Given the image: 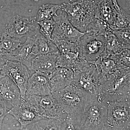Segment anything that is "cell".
Wrapping results in <instances>:
<instances>
[{
  "mask_svg": "<svg viewBox=\"0 0 130 130\" xmlns=\"http://www.w3.org/2000/svg\"><path fill=\"white\" fill-rule=\"evenodd\" d=\"M52 94L65 113L81 118L85 107L94 97L72 85Z\"/></svg>",
  "mask_w": 130,
  "mask_h": 130,
  "instance_id": "6da1fadb",
  "label": "cell"
},
{
  "mask_svg": "<svg viewBox=\"0 0 130 130\" xmlns=\"http://www.w3.org/2000/svg\"><path fill=\"white\" fill-rule=\"evenodd\" d=\"M98 0H78L74 2L63 3L61 9L77 29L85 32L90 24L95 18Z\"/></svg>",
  "mask_w": 130,
  "mask_h": 130,
  "instance_id": "7a4b0ae2",
  "label": "cell"
},
{
  "mask_svg": "<svg viewBox=\"0 0 130 130\" xmlns=\"http://www.w3.org/2000/svg\"><path fill=\"white\" fill-rule=\"evenodd\" d=\"M108 109L102 100L94 97L85 107L81 118L82 129L104 130L107 127Z\"/></svg>",
  "mask_w": 130,
  "mask_h": 130,
  "instance_id": "3957f363",
  "label": "cell"
},
{
  "mask_svg": "<svg viewBox=\"0 0 130 130\" xmlns=\"http://www.w3.org/2000/svg\"><path fill=\"white\" fill-rule=\"evenodd\" d=\"M71 85L85 91L94 97L100 98L102 96L100 75L93 62H89L82 70L74 73Z\"/></svg>",
  "mask_w": 130,
  "mask_h": 130,
  "instance_id": "277c9868",
  "label": "cell"
},
{
  "mask_svg": "<svg viewBox=\"0 0 130 130\" xmlns=\"http://www.w3.org/2000/svg\"><path fill=\"white\" fill-rule=\"evenodd\" d=\"M24 100L38 113L47 119H55L62 121L64 113L52 94L39 96L27 92Z\"/></svg>",
  "mask_w": 130,
  "mask_h": 130,
  "instance_id": "5b68a950",
  "label": "cell"
},
{
  "mask_svg": "<svg viewBox=\"0 0 130 130\" xmlns=\"http://www.w3.org/2000/svg\"><path fill=\"white\" fill-rule=\"evenodd\" d=\"M105 102L108 109L107 126L121 130L130 124V97Z\"/></svg>",
  "mask_w": 130,
  "mask_h": 130,
  "instance_id": "8992f818",
  "label": "cell"
},
{
  "mask_svg": "<svg viewBox=\"0 0 130 130\" xmlns=\"http://www.w3.org/2000/svg\"><path fill=\"white\" fill-rule=\"evenodd\" d=\"M40 26L36 17H23L16 15L12 18L5 33L11 37L20 40L40 33Z\"/></svg>",
  "mask_w": 130,
  "mask_h": 130,
  "instance_id": "52a82bcc",
  "label": "cell"
},
{
  "mask_svg": "<svg viewBox=\"0 0 130 130\" xmlns=\"http://www.w3.org/2000/svg\"><path fill=\"white\" fill-rule=\"evenodd\" d=\"M106 43L105 36L86 32L78 42L79 56L86 61L95 62L105 50Z\"/></svg>",
  "mask_w": 130,
  "mask_h": 130,
  "instance_id": "ba28073f",
  "label": "cell"
},
{
  "mask_svg": "<svg viewBox=\"0 0 130 130\" xmlns=\"http://www.w3.org/2000/svg\"><path fill=\"white\" fill-rule=\"evenodd\" d=\"M30 71L20 62L6 61L1 71L2 76L9 77L18 86L22 99L25 97Z\"/></svg>",
  "mask_w": 130,
  "mask_h": 130,
  "instance_id": "9c48e42d",
  "label": "cell"
},
{
  "mask_svg": "<svg viewBox=\"0 0 130 130\" xmlns=\"http://www.w3.org/2000/svg\"><path fill=\"white\" fill-rule=\"evenodd\" d=\"M55 26L51 36L53 42L66 40L78 43L86 32H83L75 28L68 20L67 14L62 11L54 18Z\"/></svg>",
  "mask_w": 130,
  "mask_h": 130,
  "instance_id": "30bf717a",
  "label": "cell"
},
{
  "mask_svg": "<svg viewBox=\"0 0 130 130\" xmlns=\"http://www.w3.org/2000/svg\"><path fill=\"white\" fill-rule=\"evenodd\" d=\"M8 114L13 116L20 123V129H26L30 125L41 120L47 119L37 113L23 99L21 105L12 107Z\"/></svg>",
  "mask_w": 130,
  "mask_h": 130,
  "instance_id": "8fae6325",
  "label": "cell"
},
{
  "mask_svg": "<svg viewBox=\"0 0 130 130\" xmlns=\"http://www.w3.org/2000/svg\"><path fill=\"white\" fill-rule=\"evenodd\" d=\"M37 35V34L33 36L27 37L24 43L23 44L21 43L14 51L3 56V59L6 61H12L22 63L31 72V62L35 58L32 55V52Z\"/></svg>",
  "mask_w": 130,
  "mask_h": 130,
  "instance_id": "7c38bea8",
  "label": "cell"
},
{
  "mask_svg": "<svg viewBox=\"0 0 130 130\" xmlns=\"http://www.w3.org/2000/svg\"><path fill=\"white\" fill-rule=\"evenodd\" d=\"M26 92L39 96L51 95L52 93L49 75L40 72H35L28 80Z\"/></svg>",
  "mask_w": 130,
  "mask_h": 130,
  "instance_id": "4fadbf2b",
  "label": "cell"
},
{
  "mask_svg": "<svg viewBox=\"0 0 130 130\" xmlns=\"http://www.w3.org/2000/svg\"><path fill=\"white\" fill-rule=\"evenodd\" d=\"M0 100L12 107L21 105L23 101L19 88L7 76L0 78Z\"/></svg>",
  "mask_w": 130,
  "mask_h": 130,
  "instance_id": "5bb4252c",
  "label": "cell"
},
{
  "mask_svg": "<svg viewBox=\"0 0 130 130\" xmlns=\"http://www.w3.org/2000/svg\"><path fill=\"white\" fill-rule=\"evenodd\" d=\"M74 72L70 68L57 67L49 76L52 93L62 89L71 85Z\"/></svg>",
  "mask_w": 130,
  "mask_h": 130,
  "instance_id": "9a60e30c",
  "label": "cell"
},
{
  "mask_svg": "<svg viewBox=\"0 0 130 130\" xmlns=\"http://www.w3.org/2000/svg\"><path fill=\"white\" fill-rule=\"evenodd\" d=\"M59 54H50L38 55L31 62V71H39L49 76L56 67Z\"/></svg>",
  "mask_w": 130,
  "mask_h": 130,
  "instance_id": "2e32d148",
  "label": "cell"
},
{
  "mask_svg": "<svg viewBox=\"0 0 130 130\" xmlns=\"http://www.w3.org/2000/svg\"><path fill=\"white\" fill-rule=\"evenodd\" d=\"M117 12L112 0H98L95 18L105 21L109 27L113 24Z\"/></svg>",
  "mask_w": 130,
  "mask_h": 130,
  "instance_id": "e0dca14e",
  "label": "cell"
},
{
  "mask_svg": "<svg viewBox=\"0 0 130 130\" xmlns=\"http://www.w3.org/2000/svg\"><path fill=\"white\" fill-rule=\"evenodd\" d=\"M50 54H60L56 45L51 40L47 39L41 33L37 35L32 55L34 57Z\"/></svg>",
  "mask_w": 130,
  "mask_h": 130,
  "instance_id": "ac0fdd59",
  "label": "cell"
},
{
  "mask_svg": "<svg viewBox=\"0 0 130 130\" xmlns=\"http://www.w3.org/2000/svg\"><path fill=\"white\" fill-rule=\"evenodd\" d=\"M106 39L105 50L100 57L107 59L114 55L120 53L125 48L112 30L108 31L105 36Z\"/></svg>",
  "mask_w": 130,
  "mask_h": 130,
  "instance_id": "d6986e66",
  "label": "cell"
},
{
  "mask_svg": "<svg viewBox=\"0 0 130 130\" xmlns=\"http://www.w3.org/2000/svg\"><path fill=\"white\" fill-rule=\"evenodd\" d=\"M93 63L99 72L100 83L114 74L119 69L115 61L109 58L104 59L100 57Z\"/></svg>",
  "mask_w": 130,
  "mask_h": 130,
  "instance_id": "ffe728a7",
  "label": "cell"
},
{
  "mask_svg": "<svg viewBox=\"0 0 130 130\" xmlns=\"http://www.w3.org/2000/svg\"><path fill=\"white\" fill-rule=\"evenodd\" d=\"M21 44L20 40L11 37L5 32L0 34V58L14 51Z\"/></svg>",
  "mask_w": 130,
  "mask_h": 130,
  "instance_id": "44dd1931",
  "label": "cell"
},
{
  "mask_svg": "<svg viewBox=\"0 0 130 130\" xmlns=\"http://www.w3.org/2000/svg\"><path fill=\"white\" fill-rule=\"evenodd\" d=\"M60 9V5L51 4L43 5L39 8L36 17L38 22L53 19L58 15L57 11Z\"/></svg>",
  "mask_w": 130,
  "mask_h": 130,
  "instance_id": "7402d4cb",
  "label": "cell"
},
{
  "mask_svg": "<svg viewBox=\"0 0 130 130\" xmlns=\"http://www.w3.org/2000/svg\"><path fill=\"white\" fill-rule=\"evenodd\" d=\"M61 121L55 119L41 120L30 125L28 130H61Z\"/></svg>",
  "mask_w": 130,
  "mask_h": 130,
  "instance_id": "603a6c76",
  "label": "cell"
},
{
  "mask_svg": "<svg viewBox=\"0 0 130 130\" xmlns=\"http://www.w3.org/2000/svg\"><path fill=\"white\" fill-rule=\"evenodd\" d=\"M111 30H112L107 23L100 19L95 18L90 24L86 32L91 35L105 36Z\"/></svg>",
  "mask_w": 130,
  "mask_h": 130,
  "instance_id": "cb8c5ba5",
  "label": "cell"
},
{
  "mask_svg": "<svg viewBox=\"0 0 130 130\" xmlns=\"http://www.w3.org/2000/svg\"><path fill=\"white\" fill-rule=\"evenodd\" d=\"M130 26V14L121 8L117 11L113 24L110 28L112 31L120 30Z\"/></svg>",
  "mask_w": 130,
  "mask_h": 130,
  "instance_id": "d4e9b609",
  "label": "cell"
},
{
  "mask_svg": "<svg viewBox=\"0 0 130 130\" xmlns=\"http://www.w3.org/2000/svg\"><path fill=\"white\" fill-rule=\"evenodd\" d=\"M81 120L78 116L68 115L61 121V130H81Z\"/></svg>",
  "mask_w": 130,
  "mask_h": 130,
  "instance_id": "484cf974",
  "label": "cell"
},
{
  "mask_svg": "<svg viewBox=\"0 0 130 130\" xmlns=\"http://www.w3.org/2000/svg\"><path fill=\"white\" fill-rule=\"evenodd\" d=\"M109 59L113 60L119 68L130 69V50L125 48Z\"/></svg>",
  "mask_w": 130,
  "mask_h": 130,
  "instance_id": "4316f807",
  "label": "cell"
},
{
  "mask_svg": "<svg viewBox=\"0 0 130 130\" xmlns=\"http://www.w3.org/2000/svg\"><path fill=\"white\" fill-rule=\"evenodd\" d=\"M56 45L61 54L70 53H79L78 43H74L66 40L53 42Z\"/></svg>",
  "mask_w": 130,
  "mask_h": 130,
  "instance_id": "83f0119b",
  "label": "cell"
},
{
  "mask_svg": "<svg viewBox=\"0 0 130 130\" xmlns=\"http://www.w3.org/2000/svg\"><path fill=\"white\" fill-rule=\"evenodd\" d=\"M40 26V33L47 39L51 40V36L55 26V21L53 19L38 22Z\"/></svg>",
  "mask_w": 130,
  "mask_h": 130,
  "instance_id": "f1b7e54d",
  "label": "cell"
},
{
  "mask_svg": "<svg viewBox=\"0 0 130 130\" xmlns=\"http://www.w3.org/2000/svg\"><path fill=\"white\" fill-rule=\"evenodd\" d=\"M113 31L124 44L125 48L130 50V26L123 29Z\"/></svg>",
  "mask_w": 130,
  "mask_h": 130,
  "instance_id": "f546056e",
  "label": "cell"
},
{
  "mask_svg": "<svg viewBox=\"0 0 130 130\" xmlns=\"http://www.w3.org/2000/svg\"><path fill=\"white\" fill-rule=\"evenodd\" d=\"M9 110L6 103L0 100V130H2L3 120L5 116L8 114Z\"/></svg>",
  "mask_w": 130,
  "mask_h": 130,
  "instance_id": "4dcf8cb0",
  "label": "cell"
},
{
  "mask_svg": "<svg viewBox=\"0 0 130 130\" xmlns=\"http://www.w3.org/2000/svg\"><path fill=\"white\" fill-rule=\"evenodd\" d=\"M112 2L113 4L114 5V6L115 7L117 11L119 12L120 11L121 8L119 6L117 0H112Z\"/></svg>",
  "mask_w": 130,
  "mask_h": 130,
  "instance_id": "1f68e13d",
  "label": "cell"
},
{
  "mask_svg": "<svg viewBox=\"0 0 130 130\" xmlns=\"http://www.w3.org/2000/svg\"><path fill=\"white\" fill-rule=\"evenodd\" d=\"M6 61L3 58H0V78L2 76V75L1 74V71L3 65L6 62Z\"/></svg>",
  "mask_w": 130,
  "mask_h": 130,
  "instance_id": "d6a6232c",
  "label": "cell"
},
{
  "mask_svg": "<svg viewBox=\"0 0 130 130\" xmlns=\"http://www.w3.org/2000/svg\"><path fill=\"white\" fill-rule=\"evenodd\" d=\"M126 3L127 9L129 12L128 13L130 14V0H126Z\"/></svg>",
  "mask_w": 130,
  "mask_h": 130,
  "instance_id": "836d02e7",
  "label": "cell"
},
{
  "mask_svg": "<svg viewBox=\"0 0 130 130\" xmlns=\"http://www.w3.org/2000/svg\"><path fill=\"white\" fill-rule=\"evenodd\" d=\"M104 130H120L118 128H113V127H109V126H107L106 128H105Z\"/></svg>",
  "mask_w": 130,
  "mask_h": 130,
  "instance_id": "e575fe53",
  "label": "cell"
},
{
  "mask_svg": "<svg viewBox=\"0 0 130 130\" xmlns=\"http://www.w3.org/2000/svg\"><path fill=\"white\" fill-rule=\"evenodd\" d=\"M120 130H130V124Z\"/></svg>",
  "mask_w": 130,
  "mask_h": 130,
  "instance_id": "d590c367",
  "label": "cell"
},
{
  "mask_svg": "<svg viewBox=\"0 0 130 130\" xmlns=\"http://www.w3.org/2000/svg\"><path fill=\"white\" fill-rule=\"evenodd\" d=\"M77 1H78V0H69V1L71 2H74Z\"/></svg>",
  "mask_w": 130,
  "mask_h": 130,
  "instance_id": "8d00e7d4",
  "label": "cell"
},
{
  "mask_svg": "<svg viewBox=\"0 0 130 130\" xmlns=\"http://www.w3.org/2000/svg\"><path fill=\"white\" fill-rule=\"evenodd\" d=\"M32 1H35L37 2L38 1H40V0H32Z\"/></svg>",
  "mask_w": 130,
  "mask_h": 130,
  "instance_id": "74e56055",
  "label": "cell"
},
{
  "mask_svg": "<svg viewBox=\"0 0 130 130\" xmlns=\"http://www.w3.org/2000/svg\"><path fill=\"white\" fill-rule=\"evenodd\" d=\"M20 130H28V129L27 128H26V129H20Z\"/></svg>",
  "mask_w": 130,
  "mask_h": 130,
  "instance_id": "f35d334b",
  "label": "cell"
},
{
  "mask_svg": "<svg viewBox=\"0 0 130 130\" xmlns=\"http://www.w3.org/2000/svg\"></svg>",
  "mask_w": 130,
  "mask_h": 130,
  "instance_id": "ab89813d",
  "label": "cell"
}]
</instances>
